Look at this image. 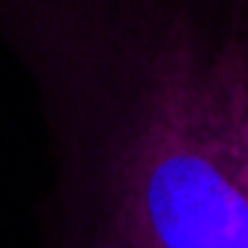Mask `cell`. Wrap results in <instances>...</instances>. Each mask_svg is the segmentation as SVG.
I'll list each match as a JSON object with an SVG mask.
<instances>
[{"label": "cell", "instance_id": "obj_1", "mask_svg": "<svg viewBox=\"0 0 248 248\" xmlns=\"http://www.w3.org/2000/svg\"><path fill=\"white\" fill-rule=\"evenodd\" d=\"M48 144L42 248H248V0H0Z\"/></svg>", "mask_w": 248, "mask_h": 248}]
</instances>
